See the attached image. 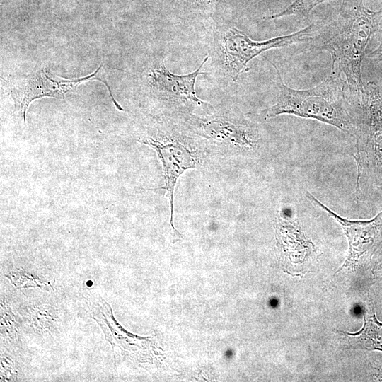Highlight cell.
Instances as JSON below:
<instances>
[{"label": "cell", "mask_w": 382, "mask_h": 382, "mask_svg": "<svg viewBox=\"0 0 382 382\" xmlns=\"http://www.w3.org/2000/svg\"><path fill=\"white\" fill-rule=\"evenodd\" d=\"M382 11L369 9L364 0H342L337 13L315 28L307 41L315 50L331 56V72L345 76L352 104L359 102L364 90L361 66L368 43L379 27Z\"/></svg>", "instance_id": "cell-1"}, {"label": "cell", "mask_w": 382, "mask_h": 382, "mask_svg": "<svg viewBox=\"0 0 382 382\" xmlns=\"http://www.w3.org/2000/svg\"><path fill=\"white\" fill-rule=\"evenodd\" d=\"M262 57L274 68L279 89L276 103L260 112L264 120L292 115L330 125L354 137L356 121L352 106L345 97V81L342 75L331 72L314 88L296 90L286 86L276 65L265 56Z\"/></svg>", "instance_id": "cell-2"}, {"label": "cell", "mask_w": 382, "mask_h": 382, "mask_svg": "<svg viewBox=\"0 0 382 382\" xmlns=\"http://www.w3.org/2000/svg\"><path fill=\"white\" fill-rule=\"evenodd\" d=\"M352 106L357 125V199L382 201V89L366 83L360 100Z\"/></svg>", "instance_id": "cell-3"}, {"label": "cell", "mask_w": 382, "mask_h": 382, "mask_svg": "<svg viewBox=\"0 0 382 382\" xmlns=\"http://www.w3.org/2000/svg\"><path fill=\"white\" fill-rule=\"evenodd\" d=\"M315 27L312 23L296 33L263 41L253 40L235 27L226 28L222 30L219 39L220 57L225 73L236 81L242 73L248 70V64L253 58L269 50L307 42Z\"/></svg>", "instance_id": "cell-4"}, {"label": "cell", "mask_w": 382, "mask_h": 382, "mask_svg": "<svg viewBox=\"0 0 382 382\" xmlns=\"http://www.w3.org/2000/svg\"><path fill=\"white\" fill-rule=\"evenodd\" d=\"M102 67L100 65L93 73L84 77L75 79H65L52 76L44 69L14 78L8 81L10 94L14 101L15 112L25 121V112L30 103L35 99L42 97L65 98V94L75 89L81 83L89 80H99L104 83L108 89L111 99L115 106L119 104L115 100L111 89L98 74Z\"/></svg>", "instance_id": "cell-5"}, {"label": "cell", "mask_w": 382, "mask_h": 382, "mask_svg": "<svg viewBox=\"0 0 382 382\" xmlns=\"http://www.w3.org/2000/svg\"><path fill=\"white\" fill-rule=\"evenodd\" d=\"M305 195L311 202L341 225L347 238L349 253L338 271L344 267L354 270L364 260L371 257L382 243V211L369 220H349L337 214L309 192L306 191Z\"/></svg>", "instance_id": "cell-6"}, {"label": "cell", "mask_w": 382, "mask_h": 382, "mask_svg": "<svg viewBox=\"0 0 382 382\" xmlns=\"http://www.w3.org/2000/svg\"><path fill=\"white\" fill-rule=\"evenodd\" d=\"M209 58V56L205 57L199 66L193 72L182 75L172 73L162 61L151 69L148 75L149 84L161 98L173 104L212 108L211 105L197 96L195 90L196 79L199 75L205 74L201 70Z\"/></svg>", "instance_id": "cell-7"}, {"label": "cell", "mask_w": 382, "mask_h": 382, "mask_svg": "<svg viewBox=\"0 0 382 382\" xmlns=\"http://www.w3.org/2000/svg\"><path fill=\"white\" fill-rule=\"evenodd\" d=\"M140 141L153 147L161 160L165 179V185L161 188L167 192L170 206V224L175 231L173 225L175 187L184 171L196 167L195 156L187 146L174 138L161 141L150 137Z\"/></svg>", "instance_id": "cell-8"}, {"label": "cell", "mask_w": 382, "mask_h": 382, "mask_svg": "<svg viewBox=\"0 0 382 382\" xmlns=\"http://www.w3.org/2000/svg\"><path fill=\"white\" fill-rule=\"evenodd\" d=\"M192 121L203 135L212 139L244 150H255L259 146L258 132L248 122L223 116L194 117Z\"/></svg>", "instance_id": "cell-9"}, {"label": "cell", "mask_w": 382, "mask_h": 382, "mask_svg": "<svg viewBox=\"0 0 382 382\" xmlns=\"http://www.w3.org/2000/svg\"><path fill=\"white\" fill-rule=\"evenodd\" d=\"M364 319V326L359 332L349 333L340 331L344 336L345 348L382 352V323L377 320L371 303L365 307Z\"/></svg>", "instance_id": "cell-10"}, {"label": "cell", "mask_w": 382, "mask_h": 382, "mask_svg": "<svg viewBox=\"0 0 382 382\" xmlns=\"http://www.w3.org/2000/svg\"><path fill=\"white\" fill-rule=\"evenodd\" d=\"M330 0H294L282 11L265 18V20H272L289 16H307L313 8L320 4Z\"/></svg>", "instance_id": "cell-11"}, {"label": "cell", "mask_w": 382, "mask_h": 382, "mask_svg": "<svg viewBox=\"0 0 382 382\" xmlns=\"http://www.w3.org/2000/svg\"><path fill=\"white\" fill-rule=\"evenodd\" d=\"M367 57L374 63L378 64L382 62V37L379 45L372 52H369Z\"/></svg>", "instance_id": "cell-12"}, {"label": "cell", "mask_w": 382, "mask_h": 382, "mask_svg": "<svg viewBox=\"0 0 382 382\" xmlns=\"http://www.w3.org/2000/svg\"><path fill=\"white\" fill-rule=\"evenodd\" d=\"M197 5L201 8H207L214 2V0H195Z\"/></svg>", "instance_id": "cell-13"}]
</instances>
